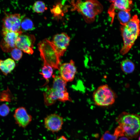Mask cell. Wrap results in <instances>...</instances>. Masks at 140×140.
<instances>
[{
	"label": "cell",
	"mask_w": 140,
	"mask_h": 140,
	"mask_svg": "<svg viewBox=\"0 0 140 140\" xmlns=\"http://www.w3.org/2000/svg\"><path fill=\"white\" fill-rule=\"evenodd\" d=\"M66 84L67 82L60 76H54L52 87L48 88L43 93L45 105L50 106L57 100L64 102L71 101L67 90Z\"/></svg>",
	"instance_id": "1"
},
{
	"label": "cell",
	"mask_w": 140,
	"mask_h": 140,
	"mask_svg": "<svg viewBox=\"0 0 140 140\" xmlns=\"http://www.w3.org/2000/svg\"><path fill=\"white\" fill-rule=\"evenodd\" d=\"M120 30L123 45L120 53L124 55L130 50L140 34V21L137 16L134 15L127 23L121 25Z\"/></svg>",
	"instance_id": "2"
},
{
	"label": "cell",
	"mask_w": 140,
	"mask_h": 140,
	"mask_svg": "<svg viewBox=\"0 0 140 140\" xmlns=\"http://www.w3.org/2000/svg\"><path fill=\"white\" fill-rule=\"evenodd\" d=\"M72 11H76L80 13L87 23H90L95 20L96 16L101 13L103 6L98 0H72Z\"/></svg>",
	"instance_id": "3"
},
{
	"label": "cell",
	"mask_w": 140,
	"mask_h": 140,
	"mask_svg": "<svg viewBox=\"0 0 140 140\" xmlns=\"http://www.w3.org/2000/svg\"><path fill=\"white\" fill-rule=\"evenodd\" d=\"M116 120L122 127L124 136L130 139L138 136L140 132V116L123 112L116 118Z\"/></svg>",
	"instance_id": "4"
},
{
	"label": "cell",
	"mask_w": 140,
	"mask_h": 140,
	"mask_svg": "<svg viewBox=\"0 0 140 140\" xmlns=\"http://www.w3.org/2000/svg\"><path fill=\"white\" fill-rule=\"evenodd\" d=\"M38 46L44 65L59 69L60 56L52 42L45 39L39 43Z\"/></svg>",
	"instance_id": "5"
},
{
	"label": "cell",
	"mask_w": 140,
	"mask_h": 140,
	"mask_svg": "<svg viewBox=\"0 0 140 140\" xmlns=\"http://www.w3.org/2000/svg\"><path fill=\"white\" fill-rule=\"evenodd\" d=\"M93 96L95 104L102 107H108L113 104L117 97L115 93L106 84L99 87L94 92Z\"/></svg>",
	"instance_id": "6"
},
{
	"label": "cell",
	"mask_w": 140,
	"mask_h": 140,
	"mask_svg": "<svg viewBox=\"0 0 140 140\" xmlns=\"http://www.w3.org/2000/svg\"><path fill=\"white\" fill-rule=\"evenodd\" d=\"M23 18L19 13H5L2 20V30L14 32L22 31L21 24Z\"/></svg>",
	"instance_id": "7"
},
{
	"label": "cell",
	"mask_w": 140,
	"mask_h": 140,
	"mask_svg": "<svg viewBox=\"0 0 140 140\" xmlns=\"http://www.w3.org/2000/svg\"><path fill=\"white\" fill-rule=\"evenodd\" d=\"M3 38L0 43L2 51L5 52H11L16 47V43L18 36L22 33V31L14 32L2 30Z\"/></svg>",
	"instance_id": "8"
},
{
	"label": "cell",
	"mask_w": 140,
	"mask_h": 140,
	"mask_svg": "<svg viewBox=\"0 0 140 140\" xmlns=\"http://www.w3.org/2000/svg\"><path fill=\"white\" fill-rule=\"evenodd\" d=\"M35 38L32 35L22 34L18 37L16 43V47L28 54L33 52V48Z\"/></svg>",
	"instance_id": "9"
},
{
	"label": "cell",
	"mask_w": 140,
	"mask_h": 140,
	"mask_svg": "<svg viewBox=\"0 0 140 140\" xmlns=\"http://www.w3.org/2000/svg\"><path fill=\"white\" fill-rule=\"evenodd\" d=\"M64 123L63 117L55 114H51L47 116L44 120L45 128L53 133L57 132L61 130Z\"/></svg>",
	"instance_id": "10"
},
{
	"label": "cell",
	"mask_w": 140,
	"mask_h": 140,
	"mask_svg": "<svg viewBox=\"0 0 140 140\" xmlns=\"http://www.w3.org/2000/svg\"><path fill=\"white\" fill-rule=\"evenodd\" d=\"M59 69L60 76L67 82L74 80L77 70L75 62L72 60H71L69 62L61 65Z\"/></svg>",
	"instance_id": "11"
},
{
	"label": "cell",
	"mask_w": 140,
	"mask_h": 140,
	"mask_svg": "<svg viewBox=\"0 0 140 140\" xmlns=\"http://www.w3.org/2000/svg\"><path fill=\"white\" fill-rule=\"evenodd\" d=\"M16 123L20 127L26 128L32 120V116L29 114L25 108L22 107L17 108L13 115Z\"/></svg>",
	"instance_id": "12"
},
{
	"label": "cell",
	"mask_w": 140,
	"mask_h": 140,
	"mask_svg": "<svg viewBox=\"0 0 140 140\" xmlns=\"http://www.w3.org/2000/svg\"><path fill=\"white\" fill-rule=\"evenodd\" d=\"M70 38L65 33L55 35L53 37V43L60 56H63L69 45Z\"/></svg>",
	"instance_id": "13"
},
{
	"label": "cell",
	"mask_w": 140,
	"mask_h": 140,
	"mask_svg": "<svg viewBox=\"0 0 140 140\" xmlns=\"http://www.w3.org/2000/svg\"><path fill=\"white\" fill-rule=\"evenodd\" d=\"M132 4V1L130 0H116L112 3L108 9V13L112 17V22L115 15L116 10L130 11Z\"/></svg>",
	"instance_id": "14"
},
{
	"label": "cell",
	"mask_w": 140,
	"mask_h": 140,
	"mask_svg": "<svg viewBox=\"0 0 140 140\" xmlns=\"http://www.w3.org/2000/svg\"><path fill=\"white\" fill-rule=\"evenodd\" d=\"M15 66V61L11 58H8L4 60H0V70L5 75L10 73Z\"/></svg>",
	"instance_id": "15"
},
{
	"label": "cell",
	"mask_w": 140,
	"mask_h": 140,
	"mask_svg": "<svg viewBox=\"0 0 140 140\" xmlns=\"http://www.w3.org/2000/svg\"><path fill=\"white\" fill-rule=\"evenodd\" d=\"M62 2L59 1L53 5L50 11L54 17L58 18L63 16L64 13L67 11L69 6L66 5L64 6Z\"/></svg>",
	"instance_id": "16"
},
{
	"label": "cell",
	"mask_w": 140,
	"mask_h": 140,
	"mask_svg": "<svg viewBox=\"0 0 140 140\" xmlns=\"http://www.w3.org/2000/svg\"><path fill=\"white\" fill-rule=\"evenodd\" d=\"M120 67L123 72L126 74L132 73L134 71L135 68L134 63L129 59L122 60L121 63Z\"/></svg>",
	"instance_id": "17"
},
{
	"label": "cell",
	"mask_w": 140,
	"mask_h": 140,
	"mask_svg": "<svg viewBox=\"0 0 140 140\" xmlns=\"http://www.w3.org/2000/svg\"><path fill=\"white\" fill-rule=\"evenodd\" d=\"M130 11L129 10H121L117 13V18L121 25H125L130 20Z\"/></svg>",
	"instance_id": "18"
},
{
	"label": "cell",
	"mask_w": 140,
	"mask_h": 140,
	"mask_svg": "<svg viewBox=\"0 0 140 140\" xmlns=\"http://www.w3.org/2000/svg\"><path fill=\"white\" fill-rule=\"evenodd\" d=\"M34 28V25L32 20L27 17L23 18L21 24V30L24 31H30Z\"/></svg>",
	"instance_id": "19"
},
{
	"label": "cell",
	"mask_w": 140,
	"mask_h": 140,
	"mask_svg": "<svg viewBox=\"0 0 140 140\" xmlns=\"http://www.w3.org/2000/svg\"><path fill=\"white\" fill-rule=\"evenodd\" d=\"M32 9L34 11L38 13H42L47 9L45 3L42 1H36L33 4Z\"/></svg>",
	"instance_id": "20"
},
{
	"label": "cell",
	"mask_w": 140,
	"mask_h": 140,
	"mask_svg": "<svg viewBox=\"0 0 140 140\" xmlns=\"http://www.w3.org/2000/svg\"><path fill=\"white\" fill-rule=\"evenodd\" d=\"M53 73V68L49 65H44L42 68L41 72L40 73L43 78L47 82L51 77Z\"/></svg>",
	"instance_id": "21"
},
{
	"label": "cell",
	"mask_w": 140,
	"mask_h": 140,
	"mask_svg": "<svg viewBox=\"0 0 140 140\" xmlns=\"http://www.w3.org/2000/svg\"><path fill=\"white\" fill-rule=\"evenodd\" d=\"M12 58L15 60L18 61L22 57L23 54L21 50L16 47L11 52Z\"/></svg>",
	"instance_id": "22"
},
{
	"label": "cell",
	"mask_w": 140,
	"mask_h": 140,
	"mask_svg": "<svg viewBox=\"0 0 140 140\" xmlns=\"http://www.w3.org/2000/svg\"><path fill=\"white\" fill-rule=\"evenodd\" d=\"M118 137L114 134H111L109 131H107L103 135L100 140H117Z\"/></svg>",
	"instance_id": "23"
},
{
	"label": "cell",
	"mask_w": 140,
	"mask_h": 140,
	"mask_svg": "<svg viewBox=\"0 0 140 140\" xmlns=\"http://www.w3.org/2000/svg\"><path fill=\"white\" fill-rule=\"evenodd\" d=\"M10 108L6 104H3L0 106V116L5 117L8 115L10 112Z\"/></svg>",
	"instance_id": "24"
},
{
	"label": "cell",
	"mask_w": 140,
	"mask_h": 140,
	"mask_svg": "<svg viewBox=\"0 0 140 140\" xmlns=\"http://www.w3.org/2000/svg\"><path fill=\"white\" fill-rule=\"evenodd\" d=\"M9 90H5L0 93V101H9L11 100Z\"/></svg>",
	"instance_id": "25"
},
{
	"label": "cell",
	"mask_w": 140,
	"mask_h": 140,
	"mask_svg": "<svg viewBox=\"0 0 140 140\" xmlns=\"http://www.w3.org/2000/svg\"><path fill=\"white\" fill-rule=\"evenodd\" d=\"M55 140H68V139L64 136L61 135L58 137Z\"/></svg>",
	"instance_id": "26"
},
{
	"label": "cell",
	"mask_w": 140,
	"mask_h": 140,
	"mask_svg": "<svg viewBox=\"0 0 140 140\" xmlns=\"http://www.w3.org/2000/svg\"><path fill=\"white\" fill-rule=\"evenodd\" d=\"M118 140H129V139L126 137H121L118 139Z\"/></svg>",
	"instance_id": "27"
},
{
	"label": "cell",
	"mask_w": 140,
	"mask_h": 140,
	"mask_svg": "<svg viewBox=\"0 0 140 140\" xmlns=\"http://www.w3.org/2000/svg\"><path fill=\"white\" fill-rule=\"evenodd\" d=\"M110 3H114L116 0H107Z\"/></svg>",
	"instance_id": "28"
},
{
	"label": "cell",
	"mask_w": 140,
	"mask_h": 140,
	"mask_svg": "<svg viewBox=\"0 0 140 140\" xmlns=\"http://www.w3.org/2000/svg\"><path fill=\"white\" fill-rule=\"evenodd\" d=\"M138 140H140V134L139 135V138H138Z\"/></svg>",
	"instance_id": "29"
}]
</instances>
